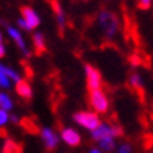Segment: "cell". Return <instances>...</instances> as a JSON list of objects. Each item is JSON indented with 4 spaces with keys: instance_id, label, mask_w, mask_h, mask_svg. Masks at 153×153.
Returning <instances> with one entry per match:
<instances>
[{
    "instance_id": "2",
    "label": "cell",
    "mask_w": 153,
    "mask_h": 153,
    "mask_svg": "<svg viewBox=\"0 0 153 153\" xmlns=\"http://www.w3.org/2000/svg\"><path fill=\"white\" fill-rule=\"evenodd\" d=\"M99 25L105 34V38L113 39L119 31V19L109 10H102L99 14Z\"/></svg>"
},
{
    "instance_id": "15",
    "label": "cell",
    "mask_w": 153,
    "mask_h": 153,
    "mask_svg": "<svg viewBox=\"0 0 153 153\" xmlns=\"http://www.w3.org/2000/svg\"><path fill=\"white\" fill-rule=\"evenodd\" d=\"M128 83H130V86L134 89V91L137 92H142V76L139 75L137 72H133L130 76H128Z\"/></svg>"
},
{
    "instance_id": "28",
    "label": "cell",
    "mask_w": 153,
    "mask_h": 153,
    "mask_svg": "<svg viewBox=\"0 0 153 153\" xmlns=\"http://www.w3.org/2000/svg\"><path fill=\"white\" fill-rule=\"evenodd\" d=\"M86 2H88V0H86Z\"/></svg>"
},
{
    "instance_id": "16",
    "label": "cell",
    "mask_w": 153,
    "mask_h": 153,
    "mask_svg": "<svg viewBox=\"0 0 153 153\" xmlns=\"http://www.w3.org/2000/svg\"><path fill=\"white\" fill-rule=\"evenodd\" d=\"M0 108L5 109V111H13V108H14L13 99L3 91H0Z\"/></svg>"
},
{
    "instance_id": "3",
    "label": "cell",
    "mask_w": 153,
    "mask_h": 153,
    "mask_svg": "<svg viewBox=\"0 0 153 153\" xmlns=\"http://www.w3.org/2000/svg\"><path fill=\"white\" fill-rule=\"evenodd\" d=\"M88 102L92 111H95L97 114H106L109 111V99L106 92L103 89H95V91H89L88 92Z\"/></svg>"
},
{
    "instance_id": "6",
    "label": "cell",
    "mask_w": 153,
    "mask_h": 153,
    "mask_svg": "<svg viewBox=\"0 0 153 153\" xmlns=\"http://www.w3.org/2000/svg\"><path fill=\"white\" fill-rule=\"evenodd\" d=\"M39 136L42 139V144H44V149L47 152H55L58 149V145L61 142V136L50 127H42L39 131Z\"/></svg>"
},
{
    "instance_id": "19",
    "label": "cell",
    "mask_w": 153,
    "mask_h": 153,
    "mask_svg": "<svg viewBox=\"0 0 153 153\" xmlns=\"http://www.w3.org/2000/svg\"><path fill=\"white\" fill-rule=\"evenodd\" d=\"M10 122H11V114H10V111H5V109L0 108V128H5Z\"/></svg>"
},
{
    "instance_id": "23",
    "label": "cell",
    "mask_w": 153,
    "mask_h": 153,
    "mask_svg": "<svg viewBox=\"0 0 153 153\" xmlns=\"http://www.w3.org/2000/svg\"><path fill=\"white\" fill-rule=\"evenodd\" d=\"M11 123H14V125H20V119L16 116V114H11Z\"/></svg>"
},
{
    "instance_id": "22",
    "label": "cell",
    "mask_w": 153,
    "mask_h": 153,
    "mask_svg": "<svg viewBox=\"0 0 153 153\" xmlns=\"http://www.w3.org/2000/svg\"><path fill=\"white\" fill-rule=\"evenodd\" d=\"M152 3H153V0H137V8L139 10H150L152 8Z\"/></svg>"
},
{
    "instance_id": "25",
    "label": "cell",
    "mask_w": 153,
    "mask_h": 153,
    "mask_svg": "<svg viewBox=\"0 0 153 153\" xmlns=\"http://www.w3.org/2000/svg\"><path fill=\"white\" fill-rule=\"evenodd\" d=\"M88 153H103V152H102L99 147H91V149L88 150Z\"/></svg>"
},
{
    "instance_id": "26",
    "label": "cell",
    "mask_w": 153,
    "mask_h": 153,
    "mask_svg": "<svg viewBox=\"0 0 153 153\" xmlns=\"http://www.w3.org/2000/svg\"><path fill=\"white\" fill-rule=\"evenodd\" d=\"M0 137H5V139L8 137V134H6V131L3 128H0Z\"/></svg>"
},
{
    "instance_id": "21",
    "label": "cell",
    "mask_w": 153,
    "mask_h": 153,
    "mask_svg": "<svg viewBox=\"0 0 153 153\" xmlns=\"http://www.w3.org/2000/svg\"><path fill=\"white\" fill-rule=\"evenodd\" d=\"M116 153H133V145L130 142H120L116 147Z\"/></svg>"
},
{
    "instance_id": "12",
    "label": "cell",
    "mask_w": 153,
    "mask_h": 153,
    "mask_svg": "<svg viewBox=\"0 0 153 153\" xmlns=\"http://www.w3.org/2000/svg\"><path fill=\"white\" fill-rule=\"evenodd\" d=\"M50 6L53 10V14H55V19H56V24H58V28L62 31L66 27V14H64V10L62 6L59 5L58 0H50Z\"/></svg>"
},
{
    "instance_id": "14",
    "label": "cell",
    "mask_w": 153,
    "mask_h": 153,
    "mask_svg": "<svg viewBox=\"0 0 153 153\" xmlns=\"http://www.w3.org/2000/svg\"><path fill=\"white\" fill-rule=\"evenodd\" d=\"M11 85L13 81L10 80L8 74L5 71V64L0 62V91H8V89H11Z\"/></svg>"
},
{
    "instance_id": "13",
    "label": "cell",
    "mask_w": 153,
    "mask_h": 153,
    "mask_svg": "<svg viewBox=\"0 0 153 153\" xmlns=\"http://www.w3.org/2000/svg\"><path fill=\"white\" fill-rule=\"evenodd\" d=\"M97 147H99L103 153H111L114 152L116 147H117V142H116V137L113 136H108V137H103L97 142Z\"/></svg>"
},
{
    "instance_id": "17",
    "label": "cell",
    "mask_w": 153,
    "mask_h": 153,
    "mask_svg": "<svg viewBox=\"0 0 153 153\" xmlns=\"http://www.w3.org/2000/svg\"><path fill=\"white\" fill-rule=\"evenodd\" d=\"M19 152H20L19 145L13 141V139L6 137L5 142H3V147H2V153H19Z\"/></svg>"
},
{
    "instance_id": "4",
    "label": "cell",
    "mask_w": 153,
    "mask_h": 153,
    "mask_svg": "<svg viewBox=\"0 0 153 153\" xmlns=\"http://www.w3.org/2000/svg\"><path fill=\"white\" fill-rule=\"evenodd\" d=\"M5 30H6L8 38L19 48V52L22 53L25 58H28L30 56V48H28V45H27V42H25V38H24V34H22V30L17 28V27H14V25H8V24H5Z\"/></svg>"
},
{
    "instance_id": "10",
    "label": "cell",
    "mask_w": 153,
    "mask_h": 153,
    "mask_svg": "<svg viewBox=\"0 0 153 153\" xmlns=\"http://www.w3.org/2000/svg\"><path fill=\"white\" fill-rule=\"evenodd\" d=\"M14 89H16V94H17L22 100L30 102V100L33 99V88H31V85H30L28 80L22 78L20 81H17L16 85H14Z\"/></svg>"
},
{
    "instance_id": "11",
    "label": "cell",
    "mask_w": 153,
    "mask_h": 153,
    "mask_svg": "<svg viewBox=\"0 0 153 153\" xmlns=\"http://www.w3.org/2000/svg\"><path fill=\"white\" fill-rule=\"evenodd\" d=\"M31 44H33V48H34V53L36 55H44L47 52V44H45V36L41 31H36L33 33L31 36Z\"/></svg>"
},
{
    "instance_id": "18",
    "label": "cell",
    "mask_w": 153,
    "mask_h": 153,
    "mask_svg": "<svg viewBox=\"0 0 153 153\" xmlns=\"http://www.w3.org/2000/svg\"><path fill=\"white\" fill-rule=\"evenodd\" d=\"M20 125H22V127L25 128V131H28V133H31V134H39V128L36 127V125H34L28 117H27V119H22L20 120Z\"/></svg>"
},
{
    "instance_id": "27",
    "label": "cell",
    "mask_w": 153,
    "mask_h": 153,
    "mask_svg": "<svg viewBox=\"0 0 153 153\" xmlns=\"http://www.w3.org/2000/svg\"><path fill=\"white\" fill-rule=\"evenodd\" d=\"M0 44H3V33H2V30H0Z\"/></svg>"
},
{
    "instance_id": "8",
    "label": "cell",
    "mask_w": 153,
    "mask_h": 153,
    "mask_svg": "<svg viewBox=\"0 0 153 153\" xmlns=\"http://www.w3.org/2000/svg\"><path fill=\"white\" fill-rule=\"evenodd\" d=\"M59 136H61V141L64 142L67 147L75 149L81 144V134L72 127H62Z\"/></svg>"
},
{
    "instance_id": "1",
    "label": "cell",
    "mask_w": 153,
    "mask_h": 153,
    "mask_svg": "<svg viewBox=\"0 0 153 153\" xmlns=\"http://www.w3.org/2000/svg\"><path fill=\"white\" fill-rule=\"evenodd\" d=\"M72 120L81 127L83 130L92 133L94 130H97L102 125V119H100V114H97L95 111L92 109H81V111H76V113L72 114Z\"/></svg>"
},
{
    "instance_id": "9",
    "label": "cell",
    "mask_w": 153,
    "mask_h": 153,
    "mask_svg": "<svg viewBox=\"0 0 153 153\" xmlns=\"http://www.w3.org/2000/svg\"><path fill=\"white\" fill-rule=\"evenodd\" d=\"M108 136L114 137V123H111V122H102L100 127L91 133V139L94 142H99L100 139L108 137Z\"/></svg>"
},
{
    "instance_id": "7",
    "label": "cell",
    "mask_w": 153,
    "mask_h": 153,
    "mask_svg": "<svg viewBox=\"0 0 153 153\" xmlns=\"http://www.w3.org/2000/svg\"><path fill=\"white\" fill-rule=\"evenodd\" d=\"M20 17H22L24 22H25L27 31H33L41 25V17L36 13V10L31 8V6H27V5L22 6V8H20Z\"/></svg>"
},
{
    "instance_id": "5",
    "label": "cell",
    "mask_w": 153,
    "mask_h": 153,
    "mask_svg": "<svg viewBox=\"0 0 153 153\" xmlns=\"http://www.w3.org/2000/svg\"><path fill=\"white\" fill-rule=\"evenodd\" d=\"M85 78H86V88L88 91H95V89H102L103 78L102 72L92 64H85Z\"/></svg>"
},
{
    "instance_id": "20",
    "label": "cell",
    "mask_w": 153,
    "mask_h": 153,
    "mask_svg": "<svg viewBox=\"0 0 153 153\" xmlns=\"http://www.w3.org/2000/svg\"><path fill=\"white\" fill-rule=\"evenodd\" d=\"M5 71H6V74H8L10 80H11L13 83H14V85H16L17 81H20V80H22V76H20V74H19L17 71H14V69H13V67H8V66H5Z\"/></svg>"
},
{
    "instance_id": "24",
    "label": "cell",
    "mask_w": 153,
    "mask_h": 153,
    "mask_svg": "<svg viewBox=\"0 0 153 153\" xmlns=\"http://www.w3.org/2000/svg\"><path fill=\"white\" fill-rule=\"evenodd\" d=\"M6 55V48H5V45L3 44H0V59H2L3 56Z\"/></svg>"
}]
</instances>
